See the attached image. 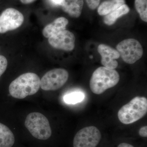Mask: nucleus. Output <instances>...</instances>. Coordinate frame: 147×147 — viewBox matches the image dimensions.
Listing matches in <instances>:
<instances>
[{"mask_svg":"<svg viewBox=\"0 0 147 147\" xmlns=\"http://www.w3.org/2000/svg\"><path fill=\"white\" fill-rule=\"evenodd\" d=\"M40 88V79L36 74L28 72L20 75L11 83L9 88L11 96L23 99L35 94Z\"/></svg>","mask_w":147,"mask_h":147,"instance_id":"1","label":"nucleus"},{"mask_svg":"<svg viewBox=\"0 0 147 147\" xmlns=\"http://www.w3.org/2000/svg\"><path fill=\"white\" fill-rule=\"evenodd\" d=\"M119 79V74L115 69L100 67L92 75L90 82V88L95 94H100L116 86Z\"/></svg>","mask_w":147,"mask_h":147,"instance_id":"2","label":"nucleus"},{"mask_svg":"<svg viewBox=\"0 0 147 147\" xmlns=\"http://www.w3.org/2000/svg\"><path fill=\"white\" fill-rule=\"evenodd\" d=\"M147 113L146 98L137 96L121 108L118 113V117L122 123L130 124L142 119Z\"/></svg>","mask_w":147,"mask_h":147,"instance_id":"3","label":"nucleus"},{"mask_svg":"<svg viewBox=\"0 0 147 147\" xmlns=\"http://www.w3.org/2000/svg\"><path fill=\"white\" fill-rule=\"evenodd\" d=\"M25 125L33 137L45 141L52 136V131L48 119L41 113L34 112L27 116Z\"/></svg>","mask_w":147,"mask_h":147,"instance_id":"4","label":"nucleus"},{"mask_svg":"<svg viewBox=\"0 0 147 147\" xmlns=\"http://www.w3.org/2000/svg\"><path fill=\"white\" fill-rule=\"evenodd\" d=\"M117 49L123 60L129 64L135 63L143 55L142 45L134 38H128L121 41L117 45Z\"/></svg>","mask_w":147,"mask_h":147,"instance_id":"5","label":"nucleus"},{"mask_svg":"<svg viewBox=\"0 0 147 147\" xmlns=\"http://www.w3.org/2000/svg\"><path fill=\"white\" fill-rule=\"evenodd\" d=\"M68 78V71L64 69H54L42 76L40 80V87L45 91L57 90L63 86Z\"/></svg>","mask_w":147,"mask_h":147,"instance_id":"6","label":"nucleus"},{"mask_svg":"<svg viewBox=\"0 0 147 147\" xmlns=\"http://www.w3.org/2000/svg\"><path fill=\"white\" fill-rule=\"evenodd\" d=\"M101 134L94 126L86 127L79 130L74 138L73 147H96L100 143Z\"/></svg>","mask_w":147,"mask_h":147,"instance_id":"7","label":"nucleus"},{"mask_svg":"<svg viewBox=\"0 0 147 147\" xmlns=\"http://www.w3.org/2000/svg\"><path fill=\"white\" fill-rule=\"evenodd\" d=\"M22 13L13 8L6 9L0 15V33L16 30L24 23Z\"/></svg>","mask_w":147,"mask_h":147,"instance_id":"8","label":"nucleus"},{"mask_svg":"<svg viewBox=\"0 0 147 147\" xmlns=\"http://www.w3.org/2000/svg\"><path fill=\"white\" fill-rule=\"evenodd\" d=\"M48 41L56 49L71 51L75 47V37L71 32L64 30L50 36Z\"/></svg>","mask_w":147,"mask_h":147,"instance_id":"9","label":"nucleus"},{"mask_svg":"<svg viewBox=\"0 0 147 147\" xmlns=\"http://www.w3.org/2000/svg\"><path fill=\"white\" fill-rule=\"evenodd\" d=\"M98 51L101 55V63L104 67L112 69L117 67L118 63L116 59L120 57L117 50L105 44H101L98 45Z\"/></svg>","mask_w":147,"mask_h":147,"instance_id":"10","label":"nucleus"},{"mask_svg":"<svg viewBox=\"0 0 147 147\" xmlns=\"http://www.w3.org/2000/svg\"><path fill=\"white\" fill-rule=\"evenodd\" d=\"M84 4L83 0H63L60 6L65 13L77 18L81 15Z\"/></svg>","mask_w":147,"mask_h":147,"instance_id":"11","label":"nucleus"},{"mask_svg":"<svg viewBox=\"0 0 147 147\" xmlns=\"http://www.w3.org/2000/svg\"><path fill=\"white\" fill-rule=\"evenodd\" d=\"M68 22V20L64 17L57 18L44 28L42 30V34L45 38H49L50 36L65 30Z\"/></svg>","mask_w":147,"mask_h":147,"instance_id":"12","label":"nucleus"},{"mask_svg":"<svg viewBox=\"0 0 147 147\" xmlns=\"http://www.w3.org/2000/svg\"><path fill=\"white\" fill-rule=\"evenodd\" d=\"M15 142L13 132L8 127L0 123V147H12Z\"/></svg>","mask_w":147,"mask_h":147,"instance_id":"13","label":"nucleus"},{"mask_svg":"<svg viewBox=\"0 0 147 147\" xmlns=\"http://www.w3.org/2000/svg\"><path fill=\"white\" fill-rule=\"evenodd\" d=\"M125 4V0H108L102 2L98 8L100 16H105Z\"/></svg>","mask_w":147,"mask_h":147,"instance_id":"14","label":"nucleus"},{"mask_svg":"<svg viewBox=\"0 0 147 147\" xmlns=\"http://www.w3.org/2000/svg\"><path fill=\"white\" fill-rule=\"evenodd\" d=\"M129 10L130 9L128 6L125 4L115 10L105 15L103 19L104 23L108 26L113 25L115 23L118 18L127 14Z\"/></svg>","mask_w":147,"mask_h":147,"instance_id":"15","label":"nucleus"},{"mask_svg":"<svg viewBox=\"0 0 147 147\" xmlns=\"http://www.w3.org/2000/svg\"><path fill=\"white\" fill-rule=\"evenodd\" d=\"M135 7L140 18L147 22V0H135Z\"/></svg>","mask_w":147,"mask_h":147,"instance_id":"16","label":"nucleus"},{"mask_svg":"<svg viewBox=\"0 0 147 147\" xmlns=\"http://www.w3.org/2000/svg\"><path fill=\"white\" fill-rule=\"evenodd\" d=\"M85 96L82 92H76L66 95L64 97L65 102L68 104H76L82 102Z\"/></svg>","mask_w":147,"mask_h":147,"instance_id":"17","label":"nucleus"},{"mask_svg":"<svg viewBox=\"0 0 147 147\" xmlns=\"http://www.w3.org/2000/svg\"><path fill=\"white\" fill-rule=\"evenodd\" d=\"M7 66V61L4 56L0 55V77L4 73Z\"/></svg>","mask_w":147,"mask_h":147,"instance_id":"18","label":"nucleus"},{"mask_svg":"<svg viewBox=\"0 0 147 147\" xmlns=\"http://www.w3.org/2000/svg\"><path fill=\"white\" fill-rule=\"evenodd\" d=\"M88 6L92 10H94L99 5L100 0H86Z\"/></svg>","mask_w":147,"mask_h":147,"instance_id":"19","label":"nucleus"},{"mask_svg":"<svg viewBox=\"0 0 147 147\" xmlns=\"http://www.w3.org/2000/svg\"><path fill=\"white\" fill-rule=\"evenodd\" d=\"M139 135L143 137H147V125L142 127L139 129Z\"/></svg>","mask_w":147,"mask_h":147,"instance_id":"20","label":"nucleus"},{"mask_svg":"<svg viewBox=\"0 0 147 147\" xmlns=\"http://www.w3.org/2000/svg\"><path fill=\"white\" fill-rule=\"evenodd\" d=\"M117 147H134L130 144L126 143H122L119 144Z\"/></svg>","mask_w":147,"mask_h":147,"instance_id":"21","label":"nucleus"},{"mask_svg":"<svg viewBox=\"0 0 147 147\" xmlns=\"http://www.w3.org/2000/svg\"><path fill=\"white\" fill-rule=\"evenodd\" d=\"M36 0H20L21 3L24 4H28L34 2Z\"/></svg>","mask_w":147,"mask_h":147,"instance_id":"22","label":"nucleus"},{"mask_svg":"<svg viewBox=\"0 0 147 147\" xmlns=\"http://www.w3.org/2000/svg\"><path fill=\"white\" fill-rule=\"evenodd\" d=\"M63 0H51L52 2L55 5H61Z\"/></svg>","mask_w":147,"mask_h":147,"instance_id":"23","label":"nucleus"}]
</instances>
